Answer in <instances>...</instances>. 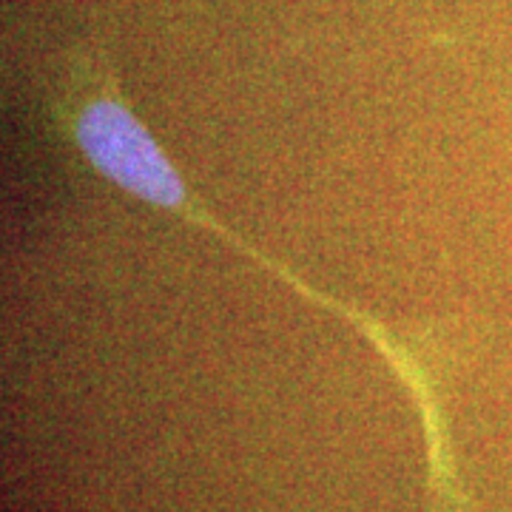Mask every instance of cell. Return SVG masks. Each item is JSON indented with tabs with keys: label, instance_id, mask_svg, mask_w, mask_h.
Listing matches in <instances>:
<instances>
[{
	"label": "cell",
	"instance_id": "cell-1",
	"mask_svg": "<svg viewBox=\"0 0 512 512\" xmlns=\"http://www.w3.org/2000/svg\"><path fill=\"white\" fill-rule=\"evenodd\" d=\"M63 128L77 154L100 180L126 191L134 200L146 202L157 211H165L180 222H188L217 237L222 245L248 256L259 268L285 282L293 293L313 302L316 308L339 316L359 336H365L419 413L424 450H427V484L433 490L436 504L444 512H473L470 493L458 476L450 421L441 407L439 387L424 362V353H419L413 342L387 328L376 313L316 288L285 262L262 251V245H256L254 239L242 237L234 225L217 217V211H211L197 197V191L185 183L177 163L168 157L154 131L137 117V111L128 106V100L109 74H97L69 94L63 109Z\"/></svg>",
	"mask_w": 512,
	"mask_h": 512
}]
</instances>
